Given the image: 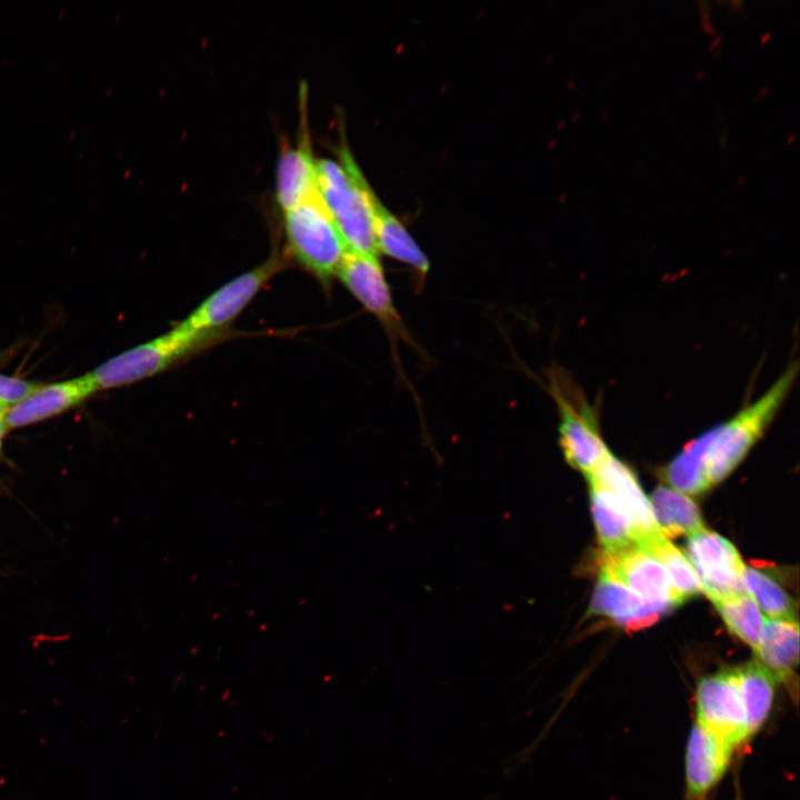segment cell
Returning <instances> with one entry per match:
<instances>
[{
    "label": "cell",
    "mask_w": 800,
    "mask_h": 800,
    "mask_svg": "<svg viewBox=\"0 0 800 800\" xmlns=\"http://www.w3.org/2000/svg\"><path fill=\"white\" fill-rule=\"evenodd\" d=\"M744 181H746V177L742 176V177L737 181V186H741Z\"/></svg>",
    "instance_id": "cell-32"
},
{
    "label": "cell",
    "mask_w": 800,
    "mask_h": 800,
    "mask_svg": "<svg viewBox=\"0 0 800 800\" xmlns=\"http://www.w3.org/2000/svg\"><path fill=\"white\" fill-rule=\"evenodd\" d=\"M317 191L347 250L379 257L374 238L373 190L347 147L340 161L317 160Z\"/></svg>",
    "instance_id": "cell-3"
},
{
    "label": "cell",
    "mask_w": 800,
    "mask_h": 800,
    "mask_svg": "<svg viewBox=\"0 0 800 800\" xmlns=\"http://www.w3.org/2000/svg\"><path fill=\"white\" fill-rule=\"evenodd\" d=\"M737 751L693 722L684 754V800H709Z\"/></svg>",
    "instance_id": "cell-11"
},
{
    "label": "cell",
    "mask_w": 800,
    "mask_h": 800,
    "mask_svg": "<svg viewBox=\"0 0 800 800\" xmlns=\"http://www.w3.org/2000/svg\"><path fill=\"white\" fill-rule=\"evenodd\" d=\"M588 476L596 477L618 497L636 529V544L661 533L654 521L649 498L644 494L636 476L611 451Z\"/></svg>",
    "instance_id": "cell-13"
},
{
    "label": "cell",
    "mask_w": 800,
    "mask_h": 800,
    "mask_svg": "<svg viewBox=\"0 0 800 800\" xmlns=\"http://www.w3.org/2000/svg\"><path fill=\"white\" fill-rule=\"evenodd\" d=\"M722 41V34H717V37L713 39L712 43L710 44L708 52L711 53L714 51V49L719 46V43Z\"/></svg>",
    "instance_id": "cell-25"
},
{
    "label": "cell",
    "mask_w": 800,
    "mask_h": 800,
    "mask_svg": "<svg viewBox=\"0 0 800 800\" xmlns=\"http://www.w3.org/2000/svg\"><path fill=\"white\" fill-rule=\"evenodd\" d=\"M40 388L39 384L0 376V402H19Z\"/></svg>",
    "instance_id": "cell-23"
},
{
    "label": "cell",
    "mask_w": 800,
    "mask_h": 800,
    "mask_svg": "<svg viewBox=\"0 0 800 800\" xmlns=\"http://www.w3.org/2000/svg\"><path fill=\"white\" fill-rule=\"evenodd\" d=\"M591 510L602 551L634 544L637 532L618 497L593 476L586 477Z\"/></svg>",
    "instance_id": "cell-18"
},
{
    "label": "cell",
    "mask_w": 800,
    "mask_h": 800,
    "mask_svg": "<svg viewBox=\"0 0 800 800\" xmlns=\"http://www.w3.org/2000/svg\"><path fill=\"white\" fill-rule=\"evenodd\" d=\"M731 633L743 641L757 654L766 617L747 592L712 601Z\"/></svg>",
    "instance_id": "cell-20"
},
{
    "label": "cell",
    "mask_w": 800,
    "mask_h": 800,
    "mask_svg": "<svg viewBox=\"0 0 800 800\" xmlns=\"http://www.w3.org/2000/svg\"><path fill=\"white\" fill-rule=\"evenodd\" d=\"M307 88L300 89L298 141L284 147L277 167L276 198L284 212L317 191V160L313 158L307 121Z\"/></svg>",
    "instance_id": "cell-12"
},
{
    "label": "cell",
    "mask_w": 800,
    "mask_h": 800,
    "mask_svg": "<svg viewBox=\"0 0 800 800\" xmlns=\"http://www.w3.org/2000/svg\"><path fill=\"white\" fill-rule=\"evenodd\" d=\"M721 56H722V50H718V51L716 52V56H714L713 59H714V60H718L719 58H721Z\"/></svg>",
    "instance_id": "cell-31"
},
{
    "label": "cell",
    "mask_w": 800,
    "mask_h": 800,
    "mask_svg": "<svg viewBox=\"0 0 800 800\" xmlns=\"http://www.w3.org/2000/svg\"><path fill=\"white\" fill-rule=\"evenodd\" d=\"M798 371V362L792 361L758 399L696 438L710 488L724 480L763 437L786 402Z\"/></svg>",
    "instance_id": "cell-2"
},
{
    "label": "cell",
    "mask_w": 800,
    "mask_h": 800,
    "mask_svg": "<svg viewBox=\"0 0 800 800\" xmlns=\"http://www.w3.org/2000/svg\"><path fill=\"white\" fill-rule=\"evenodd\" d=\"M742 584L744 591L766 614V618L797 621L796 604L792 598L770 576L746 566Z\"/></svg>",
    "instance_id": "cell-22"
},
{
    "label": "cell",
    "mask_w": 800,
    "mask_h": 800,
    "mask_svg": "<svg viewBox=\"0 0 800 800\" xmlns=\"http://www.w3.org/2000/svg\"><path fill=\"white\" fill-rule=\"evenodd\" d=\"M589 612L608 617L628 629L649 626L662 614L637 592L603 572H600Z\"/></svg>",
    "instance_id": "cell-16"
},
{
    "label": "cell",
    "mask_w": 800,
    "mask_h": 800,
    "mask_svg": "<svg viewBox=\"0 0 800 800\" xmlns=\"http://www.w3.org/2000/svg\"><path fill=\"white\" fill-rule=\"evenodd\" d=\"M649 501L658 529L666 538L688 536L703 528L697 504L679 490L659 487Z\"/></svg>",
    "instance_id": "cell-19"
},
{
    "label": "cell",
    "mask_w": 800,
    "mask_h": 800,
    "mask_svg": "<svg viewBox=\"0 0 800 800\" xmlns=\"http://www.w3.org/2000/svg\"><path fill=\"white\" fill-rule=\"evenodd\" d=\"M608 114H609V110L606 109V110L601 113V119H606V118L608 117Z\"/></svg>",
    "instance_id": "cell-33"
},
{
    "label": "cell",
    "mask_w": 800,
    "mask_h": 800,
    "mask_svg": "<svg viewBox=\"0 0 800 800\" xmlns=\"http://www.w3.org/2000/svg\"><path fill=\"white\" fill-rule=\"evenodd\" d=\"M7 410H8V404L0 402V446H1L2 437L7 430V427H6L4 420H3V417L7 412Z\"/></svg>",
    "instance_id": "cell-24"
},
{
    "label": "cell",
    "mask_w": 800,
    "mask_h": 800,
    "mask_svg": "<svg viewBox=\"0 0 800 800\" xmlns=\"http://www.w3.org/2000/svg\"><path fill=\"white\" fill-rule=\"evenodd\" d=\"M778 683L757 660L702 677L694 690L693 722L739 751L768 721Z\"/></svg>",
    "instance_id": "cell-1"
},
{
    "label": "cell",
    "mask_w": 800,
    "mask_h": 800,
    "mask_svg": "<svg viewBox=\"0 0 800 800\" xmlns=\"http://www.w3.org/2000/svg\"><path fill=\"white\" fill-rule=\"evenodd\" d=\"M756 660L786 686L797 701V673L799 664L798 621L764 619V626Z\"/></svg>",
    "instance_id": "cell-15"
},
{
    "label": "cell",
    "mask_w": 800,
    "mask_h": 800,
    "mask_svg": "<svg viewBox=\"0 0 800 800\" xmlns=\"http://www.w3.org/2000/svg\"><path fill=\"white\" fill-rule=\"evenodd\" d=\"M221 336L196 333L177 324L164 334L109 359L90 374L97 389L137 382L166 370Z\"/></svg>",
    "instance_id": "cell-6"
},
{
    "label": "cell",
    "mask_w": 800,
    "mask_h": 800,
    "mask_svg": "<svg viewBox=\"0 0 800 800\" xmlns=\"http://www.w3.org/2000/svg\"><path fill=\"white\" fill-rule=\"evenodd\" d=\"M601 570L620 581L661 613L681 604L663 566L636 543L621 549L602 551Z\"/></svg>",
    "instance_id": "cell-10"
},
{
    "label": "cell",
    "mask_w": 800,
    "mask_h": 800,
    "mask_svg": "<svg viewBox=\"0 0 800 800\" xmlns=\"http://www.w3.org/2000/svg\"><path fill=\"white\" fill-rule=\"evenodd\" d=\"M283 213L289 253L328 283L337 276L348 250L318 191Z\"/></svg>",
    "instance_id": "cell-4"
},
{
    "label": "cell",
    "mask_w": 800,
    "mask_h": 800,
    "mask_svg": "<svg viewBox=\"0 0 800 800\" xmlns=\"http://www.w3.org/2000/svg\"><path fill=\"white\" fill-rule=\"evenodd\" d=\"M283 267L284 259L274 250L262 263L213 291L178 326L196 333H221Z\"/></svg>",
    "instance_id": "cell-7"
},
{
    "label": "cell",
    "mask_w": 800,
    "mask_h": 800,
    "mask_svg": "<svg viewBox=\"0 0 800 800\" xmlns=\"http://www.w3.org/2000/svg\"><path fill=\"white\" fill-rule=\"evenodd\" d=\"M547 390L559 413V444L566 461L590 474L610 451L600 431L597 410L560 369L547 372Z\"/></svg>",
    "instance_id": "cell-5"
},
{
    "label": "cell",
    "mask_w": 800,
    "mask_h": 800,
    "mask_svg": "<svg viewBox=\"0 0 800 800\" xmlns=\"http://www.w3.org/2000/svg\"><path fill=\"white\" fill-rule=\"evenodd\" d=\"M796 138H797L796 133H792L791 136H789V138L787 139V144L789 146V144L793 143Z\"/></svg>",
    "instance_id": "cell-29"
},
{
    "label": "cell",
    "mask_w": 800,
    "mask_h": 800,
    "mask_svg": "<svg viewBox=\"0 0 800 800\" xmlns=\"http://www.w3.org/2000/svg\"><path fill=\"white\" fill-rule=\"evenodd\" d=\"M727 142H728V134H727V132H722L721 138H720V147L724 148L727 146Z\"/></svg>",
    "instance_id": "cell-28"
},
{
    "label": "cell",
    "mask_w": 800,
    "mask_h": 800,
    "mask_svg": "<svg viewBox=\"0 0 800 800\" xmlns=\"http://www.w3.org/2000/svg\"><path fill=\"white\" fill-rule=\"evenodd\" d=\"M94 390L97 388L90 373L38 388L7 410L4 424L7 428H14L46 419L78 404Z\"/></svg>",
    "instance_id": "cell-14"
},
{
    "label": "cell",
    "mask_w": 800,
    "mask_h": 800,
    "mask_svg": "<svg viewBox=\"0 0 800 800\" xmlns=\"http://www.w3.org/2000/svg\"><path fill=\"white\" fill-rule=\"evenodd\" d=\"M702 592L711 600L746 592L742 577L746 564L736 547L704 527L688 534L687 554Z\"/></svg>",
    "instance_id": "cell-9"
},
{
    "label": "cell",
    "mask_w": 800,
    "mask_h": 800,
    "mask_svg": "<svg viewBox=\"0 0 800 800\" xmlns=\"http://www.w3.org/2000/svg\"><path fill=\"white\" fill-rule=\"evenodd\" d=\"M374 238L378 253L401 262L416 274L422 286L430 270L428 257L406 227L377 198L373 199Z\"/></svg>",
    "instance_id": "cell-17"
},
{
    "label": "cell",
    "mask_w": 800,
    "mask_h": 800,
    "mask_svg": "<svg viewBox=\"0 0 800 800\" xmlns=\"http://www.w3.org/2000/svg\"><path fill=\"white\" fill-rule=\"evenodd\" d=\"M703 77H704V70L702 69V70H700V71L698 72V74L696 76V81L701 80V78H703Z\"/></svg>",
    "instance_id": "cell-30"
},
{
    "label": "cell",
    "mask_w": 800,
    "mask_h": 800,
    "mask_svg": "<svg viewBox=\"0 0 800 800\" xmlns=\"http://www.w3.org/2000/svg\"><path fill=\"white\" fill-rule=\"evenodd\" d=\"M768 91H769V86L763 87V88L761 89V91L754 96L753 102L758 101L761 97H763L764 94H767Z\"/></svg>",
    "instance_id": "cell-26"
},
{
    "label": "cell",
    "mask_w": 800,
    "mask_h": 800,
    "mask_svg": "<svg viewBox=\"0 0 800 800\" xmlns=\"http://www.w3.org/2000/svg\"><path fill=\"white\" fill-rule=\"evenodd\" d=\"M770 39H771V32L768 31V32L761 34L760 43L766 44L770 41Z\"/></svg>",
    "instance_id": "cell-27"
},
{
    "label": "cell",
    "mask_w": 800,
    "mask_h": 800,
    "mask_svg": "<svg viewBox=\"0 0 800 800\" xmlns=\"http://www.w3.org/2000/svg\"><path fill=\"white\" fill-rule=\"evenodd\" d=\"M337 277L364 310L381 323L393 350L398 341L414 344L396 309L379 257L347 251Z\"/></svg>",
    "instance_id": "cell-8"
},
{
    "label": "cell",
    "mask_w": 800,
    "mask_h": 800,
    "mask_svg": "<svg viewBox=\"0 0 800 800\" xmlns=\"http://www.w3.org/2000/svg\"><path fill=\"white\" fill-rule=\"evenodd\" d=\"M637 546L663 566L674 590L683 601L702 592L699 578L688 557L668 538L658 533L640 541Z\"/></svg>",
    "instance_id": "cell-21"
}]
</instances>
